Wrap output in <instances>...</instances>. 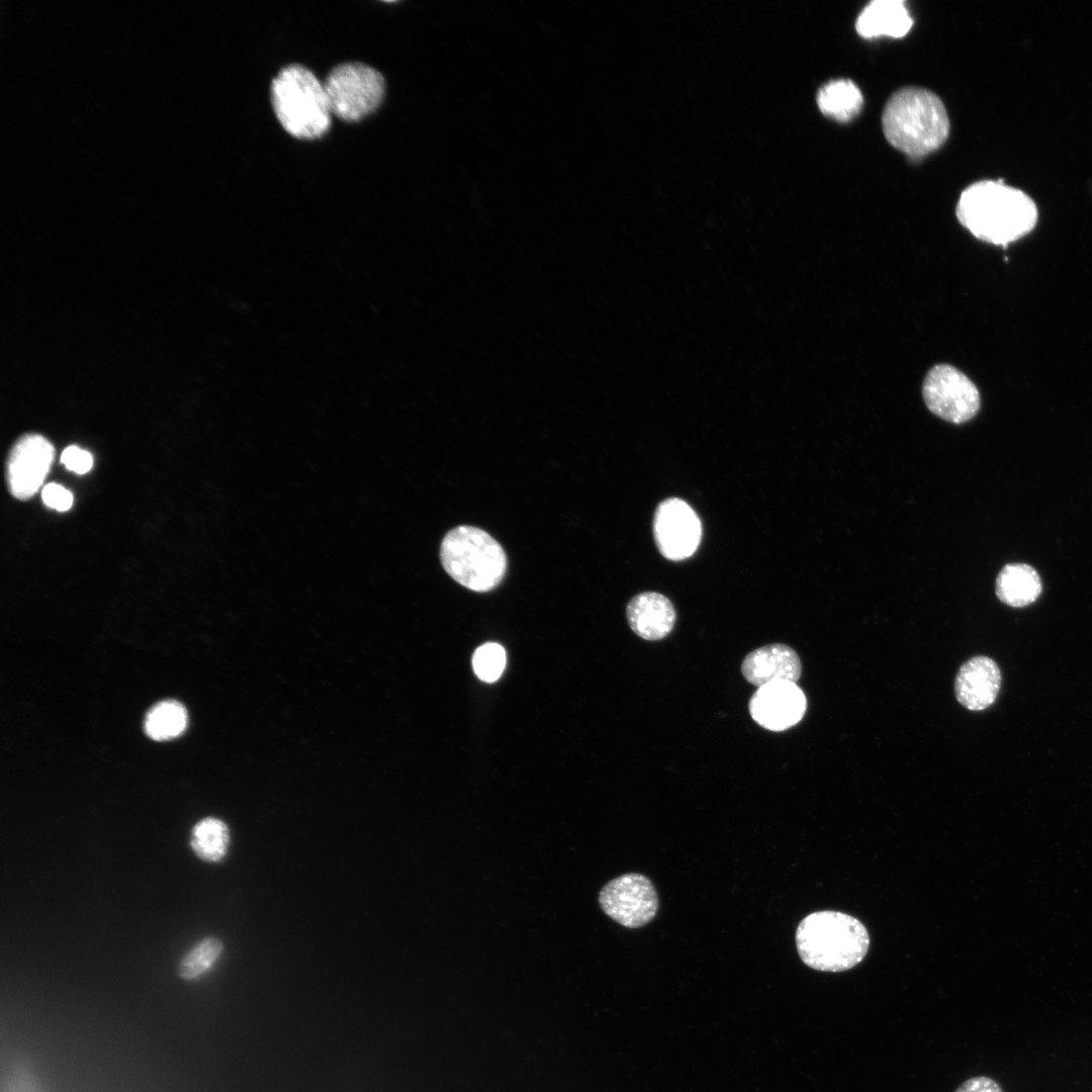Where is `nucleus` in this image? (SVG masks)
<instances>
[{"instance_id": "obj_7", "label": "nucleus", "mask_w": 1092, "mask_h": 1092, "mask_svg": "<svg viewBox=\"0 0 1092 1092\" xmlns=\"http://www.w3.org/2000/svg\"><path fill=\"white\" fill-rule=\"evenodd\" d=\"M922 394L932 414L953 424L972 420L980 408V393L975 383L948 364L935 365L928 371Z\"/></svg>"}, {"instance_id": "obj_1", "label": "nucleus", "mask_w": 1092, "mask_h": 1092, "mask_svg": "<svg viewBox=\"0 0 1092 1092\" xmlns=\"http://www.w3.org/2000/svg\"><path fill=\"white\" fill-rule=\"evenodd\" d=\"M956 213L975 238L1003 247L1032 232L1038 218L1034 200L1002 180H982L968 186L961 193Z\"/></svg>"}, {"instance_id": "obj_11", "label": "nucleus", "mask_w": 1092, "mask_h": 1092, "mask_svg": "<svg viewBox=\"0 0 1092 1092\" xmlns=\"http://www.w3.org/2000/svg\"><path fill=\"white\" fill-rule=\"evenodd\" d=\"M748 707L751 718L758 725L780 732L801 721L807 709V700L796 682L776 680L757 688Z\"/></svg>"}, {"instance_id": "obj_4", "label": "nucleus", "mask_w": 1092, "mask_h": 1092, "mask_svg": "<svg viewBox=\"0 0 1092 1092\" xmlns=\"http://www.w3.org/2000/svg\"><path fill=\"white\" fill-rule=\"evenodd\" d=\"M271 100L283 128L297 139L323 136L331 125L324 83L301 65L284 67L271 84Z\"/></svg>"}, {"instance_id": "obj_21", "label": "nucleus", "mask_w": 1092, "mask_h": 1092, "mask_svg": "<svg viewBox=\"0 0 1092 1092\" xmlns=\"http://www.w3.org/2000/svg\"><path fill=\"white\" fill-rule=\"evenodd\" d=\"M505 665L506 652L497 643L488 642L482 644L473 653L472 667L474 673L485 682L497 680L504 671Z\"/></svg>"}, {"instance_id": "obj_2", "label": "nucleus", "mask_w": 1092, "mask_h": 1092, "mask_svg": "<svg viewBox=\"0 0 1092 1092\" xmlns=\"http://www.w3.org/2000/svg\"><path fill=\"white\" fill-rule=\"evenodd\" d=\"M882 124L888 142L912 159L937 150L949 132V119L940 98L918 87L902 88L890 97Z\"/></svg>"}, {"instance_id": "obj_8", "label": "nucleus", "mask_w": 1092, "mask_h": 1092, "mask_svg": "<svg viewBox=\"0 0 1092 1092\" xmlns=\"http://www.w3.org/2000/svg\"><path fill=\"white\" fill-rule=\"evenodd\" d=\"M603 911L619 924L637 928L653 919L658 899L652 883L640 874L620 876L603 887L599 895Z\"/></svg>"}, {"instance_id": "obj_19", "label": "nucleus", "mask_w": 1092, "mask_h": 1092, "mask_svg": "<svg viewBox=\"0 0 1092 1092\" xmlns=\"http://www.w3.org/2000/svg\"><path fill=\"white\" fill-rule=\"evenodd\" d=\"M186 725L185 707L175 700H166L156 704L148 712L145 719V732L154 740H169L179 736Z\"/></svg>"}, {"instance_id": "obj_23", "label": "nucleus", "mask_w": 1092, "mask_h": 1092, "mask_svg": "<svg viewBox=\"0 0 1092 1092\" xmlns=\"http://www.w3.org/2000/svg\"><path fill=\"white\" fill-rule=\"evenodd\" d=\"M43 503L57 511H68L73 505V494L67 488L57 483L46 485L41 491Z\"/></svg>"}, {"instance_id": "obj_18", "label": "nucleus", "mask_w": 1092, "mask_h": 1092, "mask_svg": "<svg viewBox=\"0 0 1092 1092\" xmlns=\"http://www.w3.org/2000/svg\"><path fill=\"white\" fill-rule=\"evenodd\" d=\"M229 842V827L220 819L206 817L198 821L192 828L191 848L204 861H220L228 852Z\"/></svg>"}, {"instance_id": "obj_22", "label": "nucleus", "mask_w": 1092, "mask_h": 1092, "mask_svg": "<svg viewBox=\"0 0 1092 1092\" xmlns=\"http://www.w3.org/2000/svg\"><path fill=\"white\" fill-rule=\"evenodd\" d=\"M61 462L69 470L78 474H84L91 469L93 459L88 451L77 446H69L63 451Z\"/></svg>"}, {"instance_id": "obj_16", "label": "nucleus", "mask_w": 1092, "mask_h": 1092, "mask_svg": "<svg viewBox=\"0 0 1092 1092\" xmlns=\"http://www.w3.org/2000/svg\"><path fill=\"white\" fill-rule=\"evenodd\" d=\"M1042 584L1037 571L1025 563L1005 565L996 579V595L1005 605L1021 608L1037 600Z\"/></svg>"}, {"instance_id": "obj_9", "label": "nucleus", "mask_w": 1092, "mask_h": 1092, "mask_svg": "<svg viewBox=\"0 0 1092 1092\" xmlns=\"http://www.w3.org/2000/svg\"><path fill=\"white\" fill-rule=\"evenodd\" d=\"M653 534L661 555L671 561H679L691 557L698 549L702 525L688 503L670 497L656 508Z\"/></svg>"}, {"instance_id": "obj_3", "label": "nucleus", "mask_w": 1092, "mask_h": 1092, "mask_svg": "<svg viewBox=\"0 0 1092 1092\" xmlns=\"http://www.w3.org/2000/svg\"><path fill=\"white\" fill-rule=\"evenodd\" d=\"M796 945L808 967L823 972H841L863 960L870 937L864 925L855 917L837 911H818L799 923Z\"/></svg>"}, {"instance_id": "obj_13", "label": "nucleus", "mask_w": 1092, "mask_h": 1092, "mask_svg": "<svg viewBox=\"0 0 1092 1092\" xmlns=\"http://www.w3.org/2000/svg\"><path fill=\"white\" fill-rule=\"evenodd\" d=\"M741 672L748 682L759 688L776 680L796 682L801 676L802 664L792 647L774 643L748 653L742 661Z\"/></svg>"}, {"instance_id": "obj_24", "label": "nucleus", "mask_w": 1092, "mask_h": 1092, "mask_svg": "<svg viewBox=\"0 0 1092 1092\" xmlns=\"http://www.w3.org/2000/svg\"><path fill=\"white\" fill-rule=\"evenodd\" d=\"M956 1092H1003L1000 1085L986 1076L973 1077L965 1081Z\"/></svg>"}, {"instance_id": "obj_15", "label": "nucleus", "mask_w": 1092, "mask_h": 1092, "mask_svg": "<svg viewBox=\"0 0 1092 1092\" xmlns=\"http://www.w3.org/2000/svg\"><path fill=\"white\" fill-rule=\"evenodd\" d=\"M913 25L910 13L902 0H875L859 13L855 22L857 33L864 38L906 35Z\"/></svg>"}, {"instance_id": "obj_5", "label": "nucleus", "mask_w": 1092, "mask_h": 1092, "mask_svg": "<svg viewBox=\"0 0 1092 1092\" xmlns=\"http://www.w3.org/2000/svg\"><path fill=\"white\" fill-rule=\"evenodd\" d=\"M440 560L455 581L478 593L496 587L508 567L502 545L487 532L468 525L457 526L445 535Z\"/></svg>"}, {"instance_id": "obj_14", "label": "nucleus", "mask_w": 1092, "mask_h": 1092, "mask_svg": "<svg viewBox=\"0 0 1092 1092\" xmlns=\"http://www.w3.org/2000/svg\"><path fill=\"white\" fill-rule=\"evenodd\" d=\"M626 615L633 632L645 640L666 637L676 618L671 602L655 592H644L633 597L627 605Z\"/></svg>"}, {"instance_id": "obj_17", "label": "nucleus", "mask_w": 1092, "mask_h": 1092, "mask_svg": "<svg viewBox=\"0 0 1092 1092\" xmlns=\"http://www.w3.org/2000/svg\"><path fill=\"white\" fill-rule=\"evenodd\" d=\"M817 104L824 115L838 122H848L860 112L863 97L851 80L837 79L819 89Z\"/></svg>"}, {"instance_id": "obj_12", "label": "nucleus", "mask_w": 1092, "mask_h": 1092, "mask_svg": "<svg viewBox=\"0 0 1092 1092\" xmlns=\"http://www.w3.org/2000/svg\"><path fill=\"white\" fill-rule=\"evenodd\" d=\"M1001 680L1000 668L992 658L974 656L959 668L954 681L957 700L968 710H985L997 699Z\"/></svg>"}, {"instance_id": "obj_20", "label": "nucleus", "mask_w": 1092, "mask_h": 1092, "mask_svg": "<svg viewBox=\"0 0 1092 1092\" xmlns=\"http://www.w3.org/2000/svg\"><path fill=\"white\" fill-rule=\"evenodd\" d=\"M222 942L216 937H206L193 946L180 961L178 975L183 980H195L205 974L219 959Z\"/></svg>"}, {"instance_id": "obj_6", "label": "nucleus", "mask_w": 1092, "mask_h": 1092, "mask_svg": "<svg viewBox=\"0 0 1092 1092\" xmlns=\"http://www.w3.org/2000/svg\"><path fill=\"white\" fill-rule=\"evenodd\" d=\"M332 114L345 121H358L381 103L385 82L374 68L362 63L335 67L324 82Z\"/></svg>"}, {"instance_id": "obj_10", "label": "nucleus", "mask_w": 1092, "mask_h": 1092, "mask_svg": "<svg viewBox=\"0 0 1092 1092\" xmlns=\"http://www.w3.org/2000/svg\"><path fill=\"white\" fill-rule=\"evenodd\" d=\"M52 443L38 434L21 437L12 448L7 463V480L18 499L31 497L40 487L54 461Z\"/></svg>"}]
</instances>
